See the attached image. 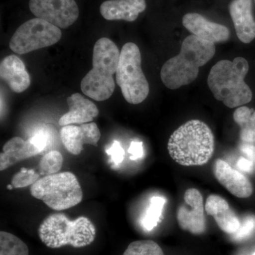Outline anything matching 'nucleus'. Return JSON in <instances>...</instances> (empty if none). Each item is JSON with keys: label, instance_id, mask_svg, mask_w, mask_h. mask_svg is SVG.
I'll return each mask as SVG.
<instances>
[{"label": "nucleus", "instance_id": "f257e3e1", "mask_svg": "<svg viewBox=\"0 0 255 255\" xmlns=\"http://www.w3.org/2000/svg\"><path fill=\"white\" fill-rule=\"evenodd\" d=\"M215 53V43L191 34L183 41L179 54L162 65L161 80L170 90L189 85L197 78L199 68L212 59Z\"/></svg>", "mask_w": 255, "mask_h": 255}, {"label": "nucleus", "instance_id": "f03ea898", "mask_svg": "<svg viewBox=\"0 0 255 255\" xmlns=\"http://www.w3.org/2000/svg\"><path fill=\"white\" fill-rule=\"evenodd\" d=\"M214 136L207 124L200 120L189 121L171 135L167 149L169 155L182 166L207 163L214 152Z\"/></svg>", "mask_w": 255, "mask_h": 255}, {"label": "nucleus", "instance_id": "7ed1b4c3", "mask_svg": "<svg viewBox=\"0 0 255 255\" xmlns=\"http://www.w3.org/2000/svg\"><path fill=\"white\" fill-rule=\"evenodd\" d=\"M248 71L249 64L246 58L237 57L233 61L221 60L211 68L208 86L215 98L226 107H242L253 99L251 89L245 82Z\"/></svg>", "mask_w": 255, "mask_h": 255}, {"label": "nucleus", "instance_id": "20e7f679", "mask_svg": "<svg viewBox=\"0 0 255 255\" xmlns=\"http://www.w3.org/2000/svg\"><path fill=\"white\" fill-rule=\"evenodd\" d=\"M121 52L114 42L102 38L93 49L92 69L84 77L81 90L92 100L102 102L110 99L115 90L113 75L117 73Z\"/></svg>", "mask_w": 255, "mask_h": 255}, {"label": "nucleus", "instance_id": "39448f33", "mask_svg": "<svg viewBox=\"0 0 255 255\" xmlns=\"http://www.w3.org/2000/svg\"><path fill=\"white\" fill-rule=\"evenodd\" d=\"M38 233L42 243L48 248L70 246L80 248L93 243L96 229L95 225L85 216L72 221L66 215L53 214L41 223Z\"/></svg>", "mask_w": 255, "mask_h": 255}, {"label": "nucleus", "instance_id": "423d86ee", "mask_svg": "<svg viewBox=\"0 0 255 255\" xmlns=\"http://www.w3.org/2000/svg\"><path fill=\"white\" fill-rule=\"evenodd\" d=\"M30 191L33 197L55 211L70 209L83 198L76 176L70 172L44 176L31 186Z\"/></svg>", "mask_w": 255, "mask_h": 255}, {"label": "nucleus", "instance_id": "0eeeda50", "mask_svg": "<svg viewBox=\"0 0 255 255\" xmlns=\"http://www.w3.org/2000/svg\"><path fill=\"white\" fill-rule=\"evenodd\" d=\"M116 80L128 103L138 105L148 96L150 87L142 70L140 49L135 43H126L121 50Z\"/></svg>", "mask_w": 255, "mask_h": 255}, {"label": "nucleus", "instance_id": "6e6552de", "mask_svg": "<svg viewBox=\"0 0 255 255\" xmlns=\"http://www.w3.org/2000/svg\"><path fill=\"white\" fill-rule=\"evenodd\" d=\"M61 36L59 28L41 18H32L16 30L10 40L9 48L17 54H26L53 46Z\"/></svg>", "mask_w": 255, "mask_h": 255}, {"label": "nucleus", "instance_id": "1a4fd4ad", "mask_svg": "<svg viewBox=\"0 0 255 255\" xmlns=\"http://www.w3.org/2000/svg\"><path fill=\"white\" fill-rule=\"evenodd\" d=\"M29 9L36 18L59 28L73 25L80 14L75 0H30Z\"/></svg>", "mask_w": 255, "mask_h": 255}, {"label": "nucleus", "instance_id": "9d476101", "mask_svg": "<svg viewBox=\"0 0 255 255\" xmlns=\"http://www.w3.org/2000/svg\"><path fill=\"white\" fill-rule=\"evenodd\" d=\"M177 219L179 227L194 235H201L206 231L203 196L198 189L191 188L184 193V203L179 206Z\"/></svg>", "mask_w": 255, "mask_h": 255}, {"label": "nucleus", "instance_id": "9b49d317", "mask_svg": "<svg viewBox=\"0 0 255 255\" xmlns=\"http://www.w3.org/2000/svg\"><path fill=\"white\" fill-rule=\"evenodd\" d=\"M101 137L100 129L95 123L82 124L80 127L65 126L60 130L64 147L70 153L80 155L85 144L97 146Z\"/></svg>", "mask_w": 255, "mask_h": 255}, {"label": "nucleus", "instance_id": "f8f14e48", "mask_svg": "<svg viewBox=\"0 0 255 255\" xmlns=\"http://www.w3.org/2000/svg\"><path fill=\"white\" fill-rule=\"evenodd\" d=\"M214 172L218 182L233 196L246 199L253 194V184L249 179L224 160L216 161Z\"/></svg>", "mask_w": 255, "mask_h": 255}, {"label": "nucleus", "instance_id": "ddd939ff", "mask_svg": "<svg viewBox=\"0 0 255 255\" xmlns=\"http://www.w3.org/2000/svg\"><path fill=\"white\" fill-rule=\"evenodd\" d=\"M183 25L200 39L211 43H223L230 38V31L226 26L210 21L204 16L196 13L184 15Z\"/></svg>", "mask_w": 255, "mask_h": 255}, {"label": "nucleus", "instance_id": "4468645a", "mask_svg": "<svg viewBox=\"0 0 255 255\" xmlns=\"http://www.w3.org/2000/svg\"><path fill=\"white\" fill-rule=\"evenodd\" d=\"M229 10L238 38L243 43H251L255 38V20L252 0H233Z\"/></svg>", "mask_w": 255, "mask_h": 255}, {"label": "nucleus", "instance_id": "2eb2a0df", "mask_svg": "<svg viewBox=\"0 0 255 255\" xmlns=\"http://www.w3.org/2000/svg\"><path fill=\"white\" fill-rule=\"evenodd\" d=\"M205 210L209 216L214 218L220 229L227 234H235L241 227V223L237 215L230 207L228 201L221 196L210 195L206 199Z\"/></svg>", "mask_w": 255, "mask_h": 255}, {"label": "nucleus", "instance_id": "dca6fc26", "mask_svg": "<svg viewBox=\"0 0 255 255\" xmlns=\"http://www.w3.org/2000/svg\"><path fill=\"white\" fill-rule=\"evenodd\" d=\"M0 77L11 91L21 93L31 85V78L22 60L15 55L5 57L0 64Z\"/></svg>", "mask_w": 255, "mask_h": 255}, {"label": "nucleus", "instance_id": "f3484780", "mask_svg": "<svg viewBox=\"0 0 255 255\" xmlns=\"http://www.w3.org/2000/svg\"><path fill=\"white\" fill-rule=\"evenodd\" d=\"M67 103L69 112L64 114L59 120V124L62 127L90 123L100 113L98 108L93 102L87 100L79 93H75L68 97Z\"/></svg>", "mask_w": 255, "mask_h": 255}, {"label": "nucleus", "instance_id": "a211bd4d", "mask_svg": "<svg viewBox=\"0 0 255 255\" xmlns=\"http://www.w3.org/2000/svg\"><path fill=\"white\" fill-rule=\"evenodd\" d=\"M146 9L145 0H107L100 6V13L109 21H135Z\"/></svg>", "mask_w": 255, "mask_h": 255}, {"label": "nucleus", "instance_id": "6ab92c4d", "mask_svg": "<svg viewBox=\"0 0 255 255\" xmlns=\"http://www.w3.org/2000/svg\"><path fill=\"white\" fill-rule=\"evenodd\" d=\"M41 152L32 144L29 139L24 140L20 137H14L8 140L0 154V170L4 171L16 162L24 160Z\"/></svg>", "mask_w": 255, "mask_h": 255}, {"label": "nucleus", "instance_id": "aec40b11", "mask_svg": "<svg viewBox=\"0 0 255 255\" xmlns=\"http://www.w3.org/2000/svg\"><path fill=\"white\" fill-rule=\"evenodd\" d=\"M235 122L241 127L240 136L246 143L255 142V111L248 107H238L233 114Z\"/></svg>", "mask_w": 255, "mask_h": 255}, {"label": "nucleus", "instance_id": "412c9836", "mask_svg": "<svg viewBox=\"0 0 255 255\" xmlns=\"http://www.w3.org/2000/svg\"><path fill=\"white\" fill-rule=\"evenodd\" d=\"M166 204V199L162 196L151 198L150 205L142 219V227L147 231H151L157 227L162 219V211Z\"/></svg>", "mask_w": 255, "mask_h": 255}, {"label": "nucleus", "instance_id": "4be33fe9", "mask_svg": "<svg viewBox=\"0 0 255 255\" xmlns=\"http://www.w3.org/2000/svg\"><path fill=\"white\" fill-rule=\"evenodd\" d=\"M0 255H29L27 246L11 233L0 232Z\"/></svg>", "mask_w": 255, "mask_h": 255}, {"label": "nucleus", "instance_id": "5701e85b", "mask_svg": "<svg viewBox=\"0 0 255 255\" xmlns=\"http://www.w3.org/2000/svg\"><path fill=\"white\" fill-rule=\"evenodd\" d=\"M63 164L62 154L58 151H50L45 154L40 160V174L46 176L58 173L63 167Z\"/></svg>", "mask_w": 255, "mask_h": 255}, {"label": "nucleus", "instance_id": "b1692460", "mask_svg": "<svg viewBox=\"0 0 255 255\" xmlns=\"http://www.w3.org/2000/svg\"><path fill=\"white\" fill-rule=\"evenodd\" d=\"M123 255H164V253L155 242L146 240L132 242Z\"/></svg>", "mask_w": 255, "mask_h": 255}, {"label": "nucleus", "instance_id": "393cba45", "mask_svg": "<svg viewBox=\"0 0 255 255\" xmlns=\"http://www.w3.org/2000/svg\"><path fill=\"white\" fill-rule=\"evenodd\" d=\"M39 178L40 174L36 173L34 169H28L22 167L19 172L13 176L11 185L15 189H21L33 185Z\"/></svg>", "mask_w": 255, "mask_h": 255}, {"label": "nucleus", "instance_id": "a878e982", "mask_svg": "<svg viewBox=\"0 0 255 255\" xmlns=\"http://www.w3.org/2000/svg\"><path fill=\"white\" fill-rule=\"evenodd\" d=\"M255 230V218L248 216L243 223H241V227L237 233L233 235V239L236 241H241L249 238Z\"/></svg>", "mask_w": 255, "mask_h": 255}, {"label": "nucleus", "instance_id": "bb28decb", "mask_svg": "<svg viewBox=\"0 0 255 255\" xmlns=\"http://www.w3.org/2000/svg\"><path fill=\"white\" fill-rule=\"evenodd\" d=\"M106 152L107 155L111 156L112 162L115 165H118L123 162L125 152H124L123 147L121 145L120 142L117 140H114L110 148L106 150Z\"/></svg>", "mask_w": 255, "mask_h": 255}, {"label": "nucleus", "instance_id": "cd10ccee", "mask_svg": "<svg viewBox=\"0 0 255 255\" xmlns=\"http://www.w3.org/2000/svg\"><path fill=\"white\" fill-rule=\"evenodd\" d=\"M28 139L32 144L41 152V153L46 150L47 146L48 145V141H49V136H48V133L43 130H38Z\"/></svg>", "mask_w": 255, "mask_h": 255}, {"label": "nucleus", "instance_id": "c85d7f7f", "mask_svg": "<svg viewBox=\"0 0 255 255\" xmlns=\"http://www.w3.org/2000/svg\"><path fill=\"white\" fill-rule=\"evenodd\" d=\"M128 152L130 154L131 160L142 158L144 155L143 145L141 141H132Z\"/></svg>", "mask_w": 255, "mask_h": 255}, {"label": "nucleus", "instance_id": "c756f323", "mask_svg": "<svg viewBox=\"0 0 255 255\" xmlns=\"http://www.w3.org/2000/svg\"><path fill=\"white\" fill-rule=\"evenodd\" d=\"M254 164V162L245 157H240L237 162L238 168L248 173H251L253 172Z\"/></svg>", "mask_w": 255, "mask_h": 255}, {"label": "nucleus", "instance_id": "7c9ffc66", "mask_svg": "<svg viewBox=\"0 0 255 255\" xmlns=\"http://www.w3.org/2000/svg\"><path fill=\"white\" fill-rule=\"evenodd\" d=\"M245 143L241 147L242 152L247 156L248 159L255 163V145H252L253 143Z\"/></svg>", "mask_w": 255, "mask_h": 255}, {"label": "nucleus", "instance_id": "2f4dec72", "mask_svg": "<svg viewBox=\"0 0 255 255\" xmlns=\"http://www.w3.org/2000/svg\"><path fill=\"white\" fill-rule=\"evenodd\" d=\"M13 188H14V187H13V186L11 185H11H8L7 186V189H9V190H11V189H12Z\"/></svg>", "mask_w": 255, "mask_h": 255}, {"label": "nucleus", "instance_id": "473e14b6", "mask_svg": "<svg viewBox=\"0 0 255 255\" xmlns=\"http://www.w3.org/2000/svg\"><path fill=\"white\" fill-rule=\"evenodd\" d=\"M250 255H255V251H253Z\"/></svg>", "mask_w": 255, "mask_h": 255}, {"label": "nucleus", "instance_id": "72a5a7b5", "mask_svg": "<svg viewBox=\"0 0 255 255\" xmlns=\"http://www.w3.org/2000/svg\"></svg>", "mask_w": 255, "mask_h": 255}]
</instances>
